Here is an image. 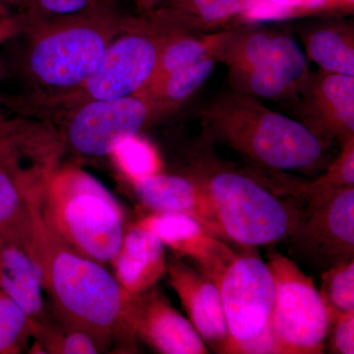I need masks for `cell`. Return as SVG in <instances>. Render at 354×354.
Returning <instances> with one entry per match:
<instances>
[{"instance_id":"obj_1","label":"cell","mask_w":354,"mask_h":354,"mask_svg":"<svg viewBox=\"0 0 354 354\" xmlns=\"http://www.w3.org/2000/svg\"><path fill=\"white\" fill-rule=\"evenodd\" d=\"M25 248L38 266L57 319L90 333L106 349L113 341L127 349L134 346L128 325L132 295L106 265L65 244L46 225L37 206Z\"/></svg>"},{"instance_id":"obj_2","label":"cell","mask_w":354,"mask_h":354,"mask_svg":"<svg viewBox=\"0 0 354 354\" xmlns=\"http://www.w3.org/2000/svg\"><path fill=\"white\" fill-rule=\"evenodd\" d=\"M127 16L116 7L57 19L14 21L23 35L19 66L34 93L32 106L80 88Z\"/></svg>"},{"instance_id":"obj_3","label":"cell","mask_w":354,"mask_h":354,"mask_svg":"<svg viewBox=\"0 0 354 354\" xmlns=\"http://www.w3.org/2000/svg\"><path fill=\"white\" fill-rule=\"evenodd\" d=\"M207 143L220 142L268 171H311L322 164L327 145L304 123L234 90L198 109Z\"/></svg>"},{"instance_id":"obj_4","label":"cell","mask_w":354,"mask_h":354,"mask_svg":"<svg viewBox=\"0 0 354 354\" xmlns=\"http://www.w3.org/2000/svg\"><path fill=\"white\" fill-rule=\"evenodd\" d=\"M37 208L46 225L77 252L111 264L124 235V216L115 198L75 167L53 171Z\"/></svg>"},{"instance_id":"obj_5","label":"cell","mask_w":354,"mask_h":354,"mask_svg":"<svg viewBox=\"0 0 354 354\" xmlns=\"http://www.w3.org/2000/svg\"><path fill=\"white\" fill-rule=\"evenodd\" d=\"M191 176L206 189L227 241L243 248L285 241L295 205L251 174L227 167L209 156L198 157Z\"/></svg>"},{"instance_id":"obj_6","label":"cell","mask_w":354,"mask_h":354,"mask_svg":"<svg viewBox=\"0 0 354 354\" xmlns=\"http://www.w3.org/2000/svg\"><path fill=\"white\" fill-rule=\"evenodd\" d=\"M169 30L150 15L127 14L87 81L71 94L35 106L36 113L55 118L84 102L138 94L152 78Z\"/></svg>"},{"instance_id":"obj_7","label":"cell","mask_w":354,"mask_h":354,"mask_svg":"<svg viewBox=\"0 0 354 354\" xmlns=\"http://www.w3.org/2000/svg\"><path fill=\"white\" fill-rule=\"evenodd\" d=\"M268 267L276 285L269 328L279 354L323 353L329 310L311 277L276 249L268 250Z\"/></svg>"},{"instance_id":"obj_8","label":"cell","mask_w":354,"mask_h":354,"mask_svg":"<svg viewBox=\"0 0 354 354\" xmlns=\"http://www.w3.org/2000/svg\"><path fill=\"white\" fill-rule=\"evenodd\" d=\"M53 118L59 123L64 153L85 160L109 157L153 123L150 104L139 94L84 102Z\"/></svg>"},{"instance_id":"obj_9","label":"cell","mask_w":354,"mask_h":354,"mask_svg":"<svg viewBox=\"0 0 354 354\" xmlns=\"http://www.w3.org/2000/svg\"><path fill=\"white\" fill-rule=\"evenodd\" d=\"M295 199L305 207L295 206L285 241L292 252L322 272L354 259V186Z\"/></svg>"},{"instance_id":"obj_10","label":"cell","mask_w":354,"mask_h":354,"mask_svg":"<svg viewBox=\"0 0 354 354\" xmlns=\"http://www.w3.org/2000/svg\"><path fill=\"white\" fill-rule=\"evenodd\" d=\"M253 249L236 253L216 285L230 335L225 354H246L269 327L276 285L267 263Z\"/></svg>"},{"instance_id":"obj_11","label":"cell","mask_w":354,"mask_h":354,"mask_svg":"<svg viewBox=\"0 0 354 354\" xmlns=\"http://www.w3.org/2000/svg\"><path fill=\"white\" fill-rule=\"evenodd\" d=\"M214 57L228 69L256 68L285 74L302 91L312 75L308 62L286 29L237 23L216 32Z\"/></svg>"},{"instance_id":"obj_12","label":"cell","mask_w":354,"mask_h":354,"mask_svg":"<svg viewBox=\"0 0 354 354\" xmlns=\"http://www.w3.org/2000/svg\"><path fill=\"white\" fill-rule=\"evenodd\" d=\"M62 153L59 133L50 123H0V160L36 202Z\"/></svg>"},{"instance_id":"obj_13","label":"cell","mask_w":354,"mask_h":354,"mask_svg":"<svg viewBox=\"0 0 354 354\" xmlns=\"http://www.w3.org/2000/svg\"><path fill=\"white\" fill-rule=\"evenodd\" d=\"M300 122L326 145L354 137V76L320 71L292 102Z\"/></svg>"},{"instance_id":"obj_14","label":"cell","mask_w":354,"mask_h":354,"mask_svg":"<svg viewBox=\"0 0 354 354\" xmlns=\"http://www.w3.org/2000/svg\"><path fill=\"white\" fill-rule=\"evenodd\" d=\"M128 325L135 339L162 354H206L208 348L193 327L160 291L152 288L130 300Z\"/></svg>"},{"instance_id":"obj_15","label":"cell","mask_w":354,"mask_h":354,"mask_svg":"<svg viewBox=\"0 0 354 354\" xmlns=\"http://www.w3.org/2000/svg\"><path fill=\"white\" fill-rule=\"evenodd\" d=\"M167 274L169 285L205 344L216 353H225L230 335L215 281L176 255L167 259Z\"/></svg>"},{"instance_id":"obj_16","label":"cell","mask_w":354,"mask_h":354,"mask_svg":"<svg viewBox=\"0 0 354 354\" xmlns=\"http://www.w3.org/2000/svg\"><path fill=\"white\" fill-rule=\"evenodd\" d=\"M137 225L157 235L178 257L188 258L218 285L236 253L227 241L209 234L199 221L181 214L153 212Z\"/></svg>"},{"instance_id":"obj_17","label":"cell","mask_w":354,"mask_h":354,"mask_svg":"<svg viewBox=\"0 0 354 354\" xmlns=\"http://www.w3.org/2000/svg\"><path fill=\"white\" fill-rule=\"evenodd\" d=\"M140 201L153 212L191 216L207 230L227 241L203 184L193 176L158 174L132 184Z\"/></svg>"},{"instance_id":"obj_18","label":"cell","mask_w":354,"mask_h":354,"mask_svg":"<svg viewBox=\"0 0 354 354\" xmlns=\"http://www.w3.org/2000/svg\"><path fill=\"white\" fill-rule=\"evenodd\" d=\"M111 265L121 288L128 295H138L153 288L167 274L165 245L157 235L135 223L125 230Z\"/></svg>"},{"instance_id":"obj_19","label":"cell","mask_w":354,"mask_h":354,"mask_svg":"<svg viewBox=\"0 0 354 354\" xmlns=\"http://www.w3.org/2000/svg\"><path fill=\"white\" fill-rule=\"evenodd\" d=\"M0 291L34 320H48L38 266L25 247L3 237H0Z\"/></svg>"},{"instance_id":"obj_20","label":"cell","mask_w":354,"mask_h":354,"mask_svg":"<svg viewBox=\"0 0 354 354\" xmlns=\"http://www.w3.org/2000/svg\"><path fill=\"white\" fill-rule=\"evenodd\" d=\"M310 60L329 73L354 76V26L344 21H322L297 27Z\"/></svg>"},{"instance_id":"obj_21","label":"cell","mask_w":354,"mask_h":354,"mask_svg":"<svg viewBox=\"0 0 354 354\" xmlns=\"http://www.w3.org/2000/svg\"><path fill=\"white\" fill-rule=\"evenodd\" d=\"M247 0H165L146 14L184 31L214 32L239 23Z\"/></svg>"},{"instance_id":"obj_22","label":"cell","mask_w":354,"mask_h":354,"mask_svg":"<svg viewBox=\"0 0 354 354\" xmlns=\"http://www.w3.org/2000/svg\"><path fill=\"white\" fill-rule=\"evenodd\" d=\"M216 64L215 57L209 55L140 92L150 104L153 122L176 113L190 101L208 81Z\"/></svg>"},{"instance_id":"obj_23","label":"cell","mask_w":354,"mask_h":354,"mask_svg":"<svg viewBox=\"0 0 354 354\" xmlns=\"http://www.w3.org/2000/svg\"><path fill=\"white\" fill-rule=\"evenodd\" d=\"M36 206L0 160V237L25 247L31 235Z\"/></svg>"},{"instance_id":"obj_24","label":"cell","mask_w":354,"mask_h":354,"mask_svg":"<svg viewBox=\"0 0 354 354\" xmlns=\"http://www.w3.org/2000/svg\"><path fill=\"white\" fill-rule=\"evenodd\" d=\"M169 27L171 30L160 50L155 72L143 90L157 85L165 77L199 62L202 58L209 55L214 57L216 32L201 34Z\"/></svg>"},{"instance_id":"obj_25","label":"cell","mask_w":354,"mask_h":354,"mask_svg":"<svg viewBox=\"0 0 354 354\" xmlns=\"http://www.w3.org/2000/svg\"><path fill=\"white\" fill-rule=\"evenodd\" d=\"M60 321L51 324L50 320L39 323L34 335V351L53 354H95L106 351L101 342L85 330Z\"/></svg>"},{"instance_id":"obj_26","label":"cell","mask_w":354,"mask_h":354,"mask_svg":"<svg viewBox=\"0 0 354 354\" xmlns=\"http://www.w3.org/2000/svg\"><path fill=\"white\" fill-rule=\"evenodd\" d=\"M335 12L334 0H247L239 23L290 19Z\"/></svg>"},{"instance_id":"obj_27","label":"cell","mask_w":354,"mask_h":354,"mask_svg":"<svg viewBox=\"0 0 354 354\" xmlns=\"http://www.w3.org/2000/svg\"><path fill=\"white\" fill-rule=\"evenodd\" d=\"M18 14L15 20H48L116 8L115 0H9Z\"/></svg>"},{"instance_id":"obj_28","label":"cell","mask_w":354,"mask_h":354,"mask_svg":"<svg viewBox=\"0 0 354 354\" xmlns=\"http://www.w3.org/2000/svg\"><path fill=\"white\" fill-rule=\"evenodd\" d=\"M39 322L0 291V354L22 353Z\"/></svg>"},{"instance_id":"obj_29","label":"cell","mask_w":354,"mask_h":354,"mask_svg":"<svg viewBox=\"0 0 354 354\" xmlns=\"http://www.w3.org/2000/svg\"><path fill=\"white\" fill-rule=\"evenodd\" d=\"M139 136L121 142L111 155L131 184L160 172L158 153L150 143Z\"/></svg>"},{"instance_id":"obj_30","label":"cell","mask_w":354,"mask_h":354,"mask_svg":"<svg viewBox=\"0 0 354 354\" xmlns=\"http://www.w3.org/2000/svg\"><path fill=\"white\" fill-rule=\"evenodd\" d=\"M322 297L329 312H354V259L323 271Z\"/></svg>"},{"instance_id":"obj_31","label":"cell","mask_w":354,"mask_h":354,"mask_svg":"<svg viewBox=\"0 0 354 354\" xmlns=\"http://www.w3.org/2000/svg\"><path fill=\"white\" fill-rule=\"evenodd\" d=\"M330 353L335 354L354 353V312L337 313L329 312Z\"/></svg>"},{"instance_id":"obj_32","label":"cell","mask_w":354,"mask_h":354,"mask_svg":"<svg viewBox=\"0 0 354 354\" xmlns=\"http://www.w3.org/2000/svg\"><path fill=\"white\" fill-rule=\"evenodd\" d=\"M134 8V15H146L158 8L165 0H124Z\"/></svg>"},{"instance_id":"obj_33","label":"cell","mask_w":354,"mask_h":354,"mask_svg":"<svg viewBox=\"0 0 354 354\" xmlns=\"http://www.w3.org/2000/svg\"><path fill=\"white\" fill-rule=\"evenodd\" d=\"M354 0H334L335 12H353Z\"/></svg>"},{"instance_id":"obj_34","label":"cell","mask_w":354,"mask_h":354,"mask_svg":"<svg viewBox=\"0 0 354 354\" xmlns=\"http://www.w3.org/2000/svg\"><path fill=\"white\" fill-rule=\"evenodd\" d=\"M9 0H0V8H6L8 6Z\"/></svg>"},{"instance_id":"obj_35","label":"cell","mask_w":354,"mask_h":354,"mask_svg":"<svg viewBox=\"0 0 354 354\" xmlns=\"http://www.w3.org/2000/svg\"><path fill=\"white\" fill-rule=\"evenodd\" d=\"M2 121H3V120H1V116H0V123H1Z\"/></svg>"}]
</instances>
